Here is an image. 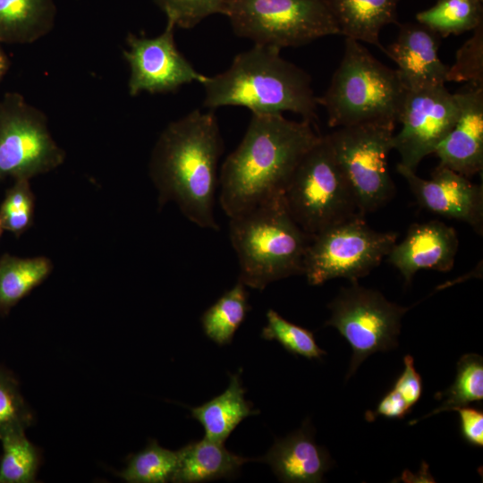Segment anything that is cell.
I'll list each match as a JSON object with an SVG mask.
<instances>
[{"label": "cell", "mask_w": 483, "mask_h": 483, "mask_svg": "<svg viewBox=\"0 0 483 483\" xmlns=\"http://www.w3.org/2000/svg\"><path fill=\"white\" fill-rule=\"evenodd\" d=\"M321 136L308 120L252 114L240 144L220 168L219 203L225 215L242 214L284 195L297 165Z\"/></svg>", "instance_id": "obj_1"}, {"label": "cell", "mask_w": 483, "mask_h": 483, "mask_svg": "<svg viewBox=\"0 0 483 483\" xmlns=\"http://www.w3.org/2000/svg\"><path fill=\"white\" fill-rule=\"evenodd\" d=\"M459 240L455 230L433 220L410 226L403 240L392 247L388 261L398 269L406 284L420 270L447 272L453 267Z\"/></svg>", "instance_id": "obj_17"}, {"label": "cell", "mask_w": 483, "mask_h": 483, "mask_svg": "<svg viewBox=\"0 0 483 483\" xmlns=\"http://www.w3.org/2000/svg\"><path fill=\"white\" fill-rule=\"evenodd\" d=\"M55 0H0V44H30L54 28Z\"/></svg>", "instance_id": "obj_21"}, {"label": "cell", "mask_w": 483, "mask_h": 483, "mask_svg": "<svg viewBox=\"0 0 483 483\" xmlns=\"http://www.w3.org/2000/svg\"><path fill=\"white\" fill-rule=\"evenodd\" d=\"M270 466L283 482L317 483L331 468L328 452L314 439V430L309 421L284 438L275 439L269 451L255 459Z\"/></svg>", "instance_id": "obj_18"}, {"label": "cell", "mask_w": 483, "mask_h": 483, "mask_svg": "<svg viewBox=\"0 0 483 483\" xmlns=\"http://www.w3.org/2000/svg\"><path fill=\"white\" fill-rule=\"evenodd\" d=\"M457 115L455 96L445 85L407 90L398 118L402 128L392 139L399 164L416 172L422 159L434 154Z\"/></svg>", "instance_id": "obj_12"}, {"label": "cell", "mask_w": 483, "mask_h": 483, "mask_svg": "<svg viewBox=\"0 0 483 483\" xmlns=\"http://www.w3.org/2000/svg\"><path fill=\"white\" fill-rule=\"evenodd\" d=\"M266 315L267 323L262 329V338L275 340L287 352L307 359H321L326 354L309 329L286 320L274 309H268Z\"/></svg>", "instance_id": "obj_29"}, {"label": "cell", "mask_w": 483, "mask_h": 483, "mask_svg": "<svg viewBox=\"0 0 483 483\" xmlns=\"http://www.w3.org/2000/svg\"><path fill=\"white\" fill-rule=\"evenodd\" d=\"M436 396L445 399L436 409L424 417L411 421L415 424L428 417L443 411H456L468 406L473 402L483 400V359L476 353L462 355L457 362V373L453 385L445 392L437 393Z\"/></svg>", "instance_id": "obj_26"}, {"label": "cell", "mask_w": 483, "mask_h": 483, "mask_svg": "<svg viewBox=\"0 0 483 483\" xmlns=\"http://www.w3.org/2000/svg\"><path fill=\"white\" fill-rule=\"evenodd\" d=\"M279 48L255 45L231 65L206 76L203 106L209 109L243 106L252 114L292 112L315 123L317 97L309 75L280 55Z\"/></svg>", "instance_id": "obj_3"}, {"label": "cell", "mask_w": 483, "mask_h": 483, "mask_svg": "<svg viewBox=\"0 0 483 483\" xmlns=\"http://www.w3.org/2000/svg\"><path fill=\"white\" fill-rule=\"evenodd\" d=\"M441 37L417 23L400 25L395 40L384 53L397 64V72L407 90L443 86L448 68L438 55Z\"/></svg>", "instance_id": "obj_16"}, {"label": "cell", "mask_w": 483, "mask_h": 483, "mask_svg": "<svg viewBox=\"0 0 483 483\" xmlns=\"http://www.w3.org/2000/svg\"><path fill=\"white\" fill-rule=\"evenodd\" d=\"M35 198L29 179H17L6 191L0 205V223L4 230L16 236L33 224Z\"/></svg>", "instance_id": "obj_31"}, {"label": "cell", "mask_w": 483, "mask_h": 483, "mask_svg": "<svg viewBox=\"0 0 483 483\" xmlns=\"http://www.w3.org/2000/svg\"><path fill=\"white\" fill-rule=\"evenodd\" d=\"M229 239L245 286L262 291L269 284L303 275L311 239L293 220L284 195L229 217Z\"/></svg>", "instance_id": "obj_4"}, {"label": "cell", "mask_w": 483, "mask_h": 483, "mask_svg": "<svg viewBox=\"0 0 483 483\" xmlns=\"http://www.w3.org/2000/svg\"><path fill=\"white\" fill-rule=\"evenodd\" d=\"M223 152L213 112L196 109L171 122L159 135L148 165L159 206L174 202L190 222L219 231L214 209Z\"/></svg>", "instance_id": "obj_2"}, {"label": "cell", "mask_w": 483, "mask_h": 483, "mask_svg": "<svg viewBox=\"0 0 483 483\" xmlns=\"http://www.w3.org/2000/svg\"><path fill=\"white\" fill-rule=\"evenodd\" d=\"M397 237L394 232L372 229L364 216L356 215L311 239L303 275L310 285H321L335 278L358 282L387 257Z\"/></svg>", "instance_id": "obj_8"}, {"label": "cell", "mask_w": 483, "mask_h": 483, "mask_svg": "<svg viewBox=\"0 0 483 483\" xmlns=\"http://www.w3.org/2000/svg\"><path fill=\"white\" fill-rule=\"evenodd\" d=\"M397 172L406 180L418 203L423 208L468 224L479 235L483 233V187L447 167L438 165L429 180L402 165Z\"/></svg>", "instance_id": "obj_14"}, {"label": "cell", "mask_w": 483, "mask_h": 483, "mask_svg": "<svg viewBox=\"0 0 483 483\" xmlns=\"http://www.w3.org/2000/svg\"><path fill=\"white\" fill-rule=\"evenodd\" d=\"M460 417L461 434L464 440L477 447L483 445V411L464 406L456 410Z\"/></svg>", "instance_id": "obj_35"}, {"label": "cell", "mask_w": 483, "mask_h": 483, "mask_svg": "<svg viewBox=\"0 0 483 483\" xmlns=\"http://www.w3.org/2000/svg\"><path fill=\"white\" fill-rule=\"evenodd\" d=\"M0 483H31L37 479L41 452L25 432H17L1 439Z\"/></svg>", "instance_id": "obj_28"}, {"label": "cell", "mask_w": 483, "mask_h": 483, "mask_svg": "<svg viewBox=\"0 0 483 483\" xmlns=\"http://www.w3.org/2000/svg\"><path fill=\"white\" fill-rule=\"evenodd\" d=\"M35 421L22 397L15 377L0 367V440L7 435L25 432Z\"/></svg>", "instance_id": "obj_30"}, {"label": "cell", "mask_w": 483, "mask_h": 483, "mask_svg": "<svg viewBox=\"0 0 483 483\" xmlns=\"http://www.w3.org/2000/svg\"><path fill=\"white\" fill-rule=\"evenodd\" d=\"M477 1L482 2V0H477Z\"/></svg>", "instance_id": "obj_39"}, {"label": "cell", "mask_w": 483, "mask_h": 483, "mask_svg": "<svg viewBox=\"0 0 483 483\" xmlns=\"http://www.w3.org/2000/svg\"><path fill=\"white\" fill-rule=\"evenodd\" d=\"M178 461V450L164 448L153 439L144 449L130 455L126 467L116 474L130 483H165L172 480Z\"/></svg>", "instance_id": "obj_27"}, {"label": "cell", "mask_w": 483, "mask_h": 483, "mask_svg": "<svg viewBox=\"0 0 483 483\" xmlns=\"http://www.w3.org/2000/svg\"><path fill=\"white\" fill-rule=\"evenodd\" d=\"M411 409L401 394L392 388L380 400L374 411L366 412L365 418L368 421H373L378 416L388 419H402L410 412Z\"/></svg>", "instance_id": "obj_36"}, {"label": "cell", "mask_w": 483, "mask_h": 483, "mask_svg": "<svg viewBox=\"0 0 483 483\" xmlns=\"http://www.w3.org/2000/svg\"><path fill=\"white\" fill-rule=\"evenodd\" d=\"M293 220L312 239L360 215L355 195L341 171L326 135L305 154L284 192Z\"/></svg>", "instance_id": "obj_6"}, {"label": "cell", "mask_w": 483, "mask_h": 483, "mask_svg": "<svg viewBox=\"0 0 483 483\" xmlns=\"http://www.w3.org/2000/svg\"><path fill=\"white\" fill-rule=\"evenodd\" d=\"M453 94L458 115L434 154L440 165L470 178L483 170V85L465 83Z\"/></svg>", "instance_id": "obj_15"}, {"label": "cell", "mask_w": 483, "mask_h": 483, "mask_svg": "<svg viewBox=\"0 0 483 483\" xmlns=\"http://www.w3.org/2000/svg\"><path fill=\"white\" fill-rule=\"evenodd\" d=\"M246 286L238 280L200 318L205 335L218 345L231 343L250 309Z\"/></svg>", "instance_id": "obj_24"}, {"label": "cell", "mask_w": 483, "mask_h": 483, "mask_svg": "<svg viewBox=\"0 0 483 483\" xmlns=\"http://www.w3.org/2000/svg\"><path fill=\"white\" fill-rule=\"evenodd\" d=\"M394 131L377 124H359L326 134L364 216L386 205L395 193L388 168Z\"/></svg>", "instance_id": "obj_10"}, {"label": "cell", "mask_w": 483, "mask_h": 483, "mask_svg": "<svg viewBox=\"0 0 483 483\" xmlns=\"http://www.w3.org/2000/svg\"><path fill=\"white\" fill-rule=\"evenodd\" d=\"M178 452V465L171 480L177 483L233 479L245 462L255 461L233 453L224 444L207 437L191 442Z\"/></svg>", "instance_id": "obj_20"}, {"label": "cell", "mask_w": 483, "mask_h": 483, "mask_svg": "<svg viewBox=\"0 0 483 483\" xmlns=\"http://www.w3.org/2000/svg\"><path fill=\"white\" fill-rule=\"evenodd\" d=\"M244 394L239 371L230 375L229 386L225 392L202 405L190 409L191 417L204 428L205 437L224 444L245 418L259 413L245 400Z\"/></svg>", "instance_id": "obj_22"}, {"label": "cell", "mask_w": 483, "mask_h": 483, "mask_svg": "<svg viewBox=\"0 0 483 483\" xmlns=\"http://www.w3.org/2000/svg\"><path fill=\"white\" fill-rule=\"evenodd\" d=\"M406 91L396 70L360 41L345 38L341 63L317 103L325 108L330 127L377 124L394 130Z\"/></svg>", "instance_id": "obj_5"}, {"label": "cell", "mask_w": 483, "mask_h": 483, "mask_svg": "<svg viewBox=\"0 0 483 483\" xmlns=\"http://www.w3.org/2000/svg\"><path fill=\"white\" fill-rule=\"evenodd\" d=\"M417 21L441 38L473 30L483 23L482 2L477 0H437L416 15Z\"/></svg>", "instance_id": "obj_25"}, {"label": "cell", "mask_w": 483, "mask_h": 483, "mask_svg": "<svg viewBox=\"0 0 483 483\" xmlns=\"http://www.w3.org/2000/svg\"><path fill=\"white\" fill-rule=\"evenodd\" d=\"M3 230H4V229H3L2 225H1V223H0V237H1V234H2V231H3Z\"/></svg>", "instance_id": "obj_38"}, {"label": "cell", "mask_w": 483, "mask_h": 483, "mask_svg": "<svg viewBox=\"0 0 483 483\" xmlns=\"http://www.w3.org/2000/svg\"><path fill=\"white\" fill-rule=\"evenodd\" d=\"M341 35L374 45L384 52L379 34L397 22L399 0H326Z\"/></svg>", "instance_id": "obj_19"}, {"label": "cell", "mask_w": 483, "mask_h": 483, "mask_svg": "<svg viewBox=\"0 0 483 483\" xmlns=\"http://www.w3.org/2000/svg\"><path fill=\"white\" fill-rule=\"evenodd\" d=\"M175 26L166 22L159 35L148 38L129 33L123 57L130 68L128 91L136 97L142 92L166 94L207 75L199 72L179 51L174 40Z\"/></svg>", "instance_id": "obj_13"}, {"label": "cell", "mask_w": 483, "mask_h": 483, "mask_svg": "<svg viewBox=\"0 0 483 483\" xmlns=\"http://www.w3.org/2000/svg\"><path fill=\"white\" fill-rule=\"evenodd\" d=\"M64 158L44 112L21 93L6 92L0 99V181L30 180L57 168Z\"/></svg>", "instance_id": "obj_11"}, {"label": "cell", "mask_w": 483, "mask_h": 483, "mask_svg": "<svg viewBox=\"0 0 483 483\" xmlns=\"http://www.w3.org/2000/svg\"><path fill=\"white\" fill-rule=\"evenodd\" d=\"M328 309L331 315L325 326L335 327L352 351L346 379L369 355L397 346L401 321L409 310L358 282L341 288Z\"/></svg>", "instance_id": "obj_9"}, {"label": "cell", "mask_w": 483, "mask_h": 483, "mask_svg": "<svg viewBox=\"0 0 483 483\" xmlns=\"http://www.w3.org/2000/svg\"><path fill=\"white\" fill-rule=\"evenodd\" d=\"M53 268L45 257H0V314L7 315L21 299L43 283Z\"/></svg>", "instance_id": "obj_23"}, {"label": "cell", "mask_w": 483, "mask_h": 483, "mask_svg": "<svg viewBox=\"0 0 483 483\" xmlns=\"http://www.w3.org/2000/svg\"><path fill=\"white\" fill-rule=\"evenodd\" d=\"M10 67V61L0 44V83Z\"/></svg>", "instance_id": "obj_37"}, {"label": "cell", "mask_w": 483, "mask_h": 483, "mask_svg": "<svg viewBox=\"0 0 483 483\" xmlns=\"http://www.w3.org/2000/svg\"><path fill=\"white\" fill-rule=\"evenodd\" d=\"M224 15L237 36L279 49L340 34L326 0H230Z\"/></svg>", "instance_id": "obj_7"}, {"label": "cell", "mask_w": 483, "mask_h": 483, "mask_svg": "<svg viewBox=\"0 0 483 483\" xmlns=\"http://www.w3.org/2000/svg\"><path fill=\"white\" fill-rule=\"evenodd\" d=\"M446 80L483 85V23L473 30V35L457 51Z\"/></svg>", "instance_id": "obj_33"}, {"label": "cell", "mask_w": 483, "mask_h": 483, "mask_svg": "<svg viewBox=\"0 0 483 483\" xmlns=\"http://www.w3.org/2000/svg\"><path fill=\"white\" fill-rule=\"evenodd\" d=\"M404 369L395 380L393 388L397 391L410 408L419 400L423 386L420 375L414 367V360L411 355L403 358Z\"/></svg>", "instance_id": "obj_34"}, {"label": "cell", "mask_w": 483, "mask_h": 483, "mask_svg": "<svg viewBox=\"0 0 483 483\" xmlns=\"http://www.w3.org/2000/svg\"><path fill=\"white\" fill-rule=\"evenodd\" d=\"M230 0H153L175 28L191 29L205 18L224 14Z\"/></svg>", "instance_id": "obj_32"}]
</instances>
